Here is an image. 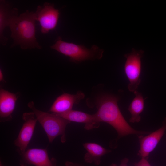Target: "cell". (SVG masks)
Returning <instances> with one entry per match:
<instances>
[{"label": "cell", "instance_id": "1", "mask_svg": "<svg viewBox=\"0 0 166 166\" xmlns=\"http://www.w3.org/2000/svg\"><path fill=\"white\" fill-rule=\"evenodd\" d=\"M118 100L117 97L109 94L103 95L97 99L96 105L97 110L95 114L97 122H105L112 126L119 138L132 134L139 136L148 133L135 130L129 125L119 109Z\"/></svg>", "mask_w": 166, "mask_h": 166}, {"label": "cell", "instance_id": "18", "mask_svg": "<svg viewBox=\"0 0 166 166\" xmlns=\"http://www.w3.org/2000/svg\"><path fill=\"white\" fill-rule=\"evenodd\" d=\"M65 165L66 166H82L78 164L68 161L65 163Z\"/></svg>", "mask_w": 166, "mask_h": 166}, {"label": "cell", "instance_id": "19", "mask_svg": "<svg viewBox=\"0 0 166 166\" xmlns=\"http://www.w3.org/2000/svg\"><path fill=\"white\" fill-rule=\"evenodd\" d=\"M0 81H5L4 79L3 75L2 70L0 69Z\"/></svg>", "mask_w": 166, "mask_h": 166}, {"label": "cell", "instance_id": "9", "mask_svg": "<svg viewBox=\"0 0 166 166\" xmlns=\"http://www.w3.org/2000/svg\"><path fill=\"white\" fill-rule=\"evenodd\" d=\"M166 130V117L162 126L149 135L139 136L140 148L138 154L141 158H147L150 153L155 148Z\"/></svg>", "mask_w": 166, "mask_h": 166}, {"label": "cell", "instance_id": "16", "mask_svg": "<svg viewBox=\"0 0 166 166\" xmlns=\"http://www.w3.org/2000/svg\"><path fill=\"white\" fill-rule=\"evenodd\" d=\"M147 160V158H142L139 162L135 164V166H151Z\"/></svg>", "mask_w": 166, "mask_h": 166}, {"label": "cell", "instance_id": "15", "mask_svg": "<svg viewBox=\"0 0 166 166\" xmlns=\"http://www.w3.org/2000/svg\"><path fill=\"white\" fill-rule=\"evenodd\" d=\"M133 93L135 97L128 108L131 115L129 121L132 123H138L141 120V117L140 115L144 108L145 99L143 98L141 93L137 91Z\"/></svg>", "mask_w": 166, "mask_h": 166}, {"label": "cell", "instance_id": "13", "mask_svg": "<svg viewBox=\"0 0 166 166\" xmlns=\"http://www.w3.org/2000/svg\"><path fill=\"white\" fill-rule=\"evenodd\" d=\"M18 9L13 8L9 1H0V41L3 45H6L8 40V38L3 34L4 30L8 26L12 18L18 14Z\"/></svg>", "mask_w": 166, "mask_h": 166}, {"label": "cell", "instance_id": "7", "mask_svg": "<svg viewBox=\"0 0 166 166\" xmlns=\"http://www.w3.org/2000/svg\"><path fill=\"white\" fill-rule=\"evenodd\" d=\"M33 112H26L22 115L24 123L18 136L14 141L20 154L24 152L33 135L37 121Z\"/></svg>", "mask_w": 166, "mask_h": 166}, {"label": "cell", "instance_id": "10", "mask_svg": "<svg viewBox=\"0 0 166 166\" xmlns=\"http://www.w3.org/2000/svg\"><path fill=\"white\" fill-rule=\"evenodd\" d=\"M83 93L79 92L75 94L64 93L55 100L49 111L52 113L60 114L72 110L74 105L78 104L84 98Z\"/></svg>", "mask_w": 166, "mask_h": 166}, {"label": "cell", "instance_id": "8", "mask_svg": "<svg viewBox=\"0 0 166 166\" xmlns=\"http://www.w3.org/2000/svg\"><path fill=\"white\" fill-rule=\"evenodd\" d=\"M21 166L33 165L35 166H56V160L54 158L50 160L45 149L30 148L20 154Z\"/></svg>", "mask_w": 166, "mask_h": 166}, {"label": "cell", "instance_id": "14", "mask_svg": "<svg viewBox=\"0 0 166 166\" xmlns=\"http://www.w3.org/2000/svg\"><path fill=\"white\" fill-rule=\"evenodd\" d=\"M83 145L87 151L84 156L85 161L89 163H93L97 165L100 164L101 158L103 156L111 152L94 143H85Z\"/></svg>", "mask_w": 166, "mask_h": 166}, {"label": "cell", "instance_id": "6", "mask_svg": "<svg viewBox=\"0 0 166 166\" xmlns=\"http://www.w3.org/2000/svg\"><path fill=\"white\" fill-rule=\"evenodd\" d=\"M35 13L36 20L39 23L42 33L47 34L55 29L60 13L58 9L54 8L53 4L45 2L42 5H38Z\"/></svg>", "mask_w": 166, "mask_h": 166}, {"label": "cell", "instance_id": "11", "mask_svg": "<svg viewBox=\"0 0 166 166\" xmlns=\"http://www.w3.org/2000/svg\"><path fill=\"white\" fill-rule=\"evenodd\" d=\"M19 93H14L2 88L0 90V117L1 121L10 120Z\"/></svg>", "mask_w": 166, "mask_h": 166}, {"label": "cell", "instance_id": "12", "mask_svg": "<svg viewBox=\"0 0 166 166\" xmlns=\"http://www.w3.org/2000/svg\"><path fill=\"white\" fill-rule=\"evenodd\" d=\"M53 114L70 122L84 123V128L86 130L97 128L100 125V123L97 121L95 114L91 115L81 111L73 110L63 113Z\"/></svg>", "mask_w": 166, "mask_h": 166}, {"label": "cell", "instance_id": "4", "mask_svg": "<svg viewBox=\"0 0 166 166\" xmlns=\"http://www.w3.org/2000/svg\"><path fill=\"white\" fill-rule=\"evenodd\" d=\"M28 106L32 110L44 129L49 143H52L60 135H61V142H65L66 127L70 121L53 113H49L37 109L33 101L29 102Z\"/></svg>", "mask_w": 166, "mask_h": 166}, {"label": "cell", "instance_id": "2", "mask_svg": "<svg viewBox=\"0 0 166 166\" xmlns=\"http://www.w3.org/2000/svg\"><path fill=\"white\" fill-rule=\"evenodd\" d=\"M36 21L35 12L28 10L12 18L8 26L14 41L11 47L19 45L23 49L41 48L36 38Z\"/></svg>", "mask_w": 166, "mask_h": 166}, {"label": "cell", "instance_id": "5", "mask_svg": "<svg viewBox=\"0 0 166 166\" xmlns=\"http://www.w3.org/2000/svg\"><path fill=\"white\" fill-rule=\"evenodd\" d=\"M144 53L143 50H137L133 48L130 53L124 55L126 58L124 70L129 81L128 88L130 92L136 91L141 82V59Z\"/></svg>", "mask_w": 166, "mask_h": 166}, {"label": "cell", "instance_id": "17", "mask_svg": "<svg viewBox=\"0 0 166 166\" xmlns=\"http://www.w3.org/2000/svg\"><path fill=\"white\" fill-rule=\"evenodd\" d=\"M129 160L127 158H125L122 160L121 161L120 164L119 165H117L116 164H112L109 166H128L127 163L128 162Z\"/></svg>", "mask_w": 166, "mask_h": 166}, {"label": "cell", "instance_id": "3", "mask_svg": "<svg viewBox=\"0 0 166 166\" xmlns=\"http://www.w3.org/2000/svg\"><path fill=\"white\" fill-rule=\"evenodd\" d=\"M50 47L69 57L71 61L76 63L87 60L100 59L102 57L104 52L102 49L96 45L88 49L82 45L64 42L60 36Z\"/></svg>", "mask_w": 166, "mask_h": 166}]
</instances>
